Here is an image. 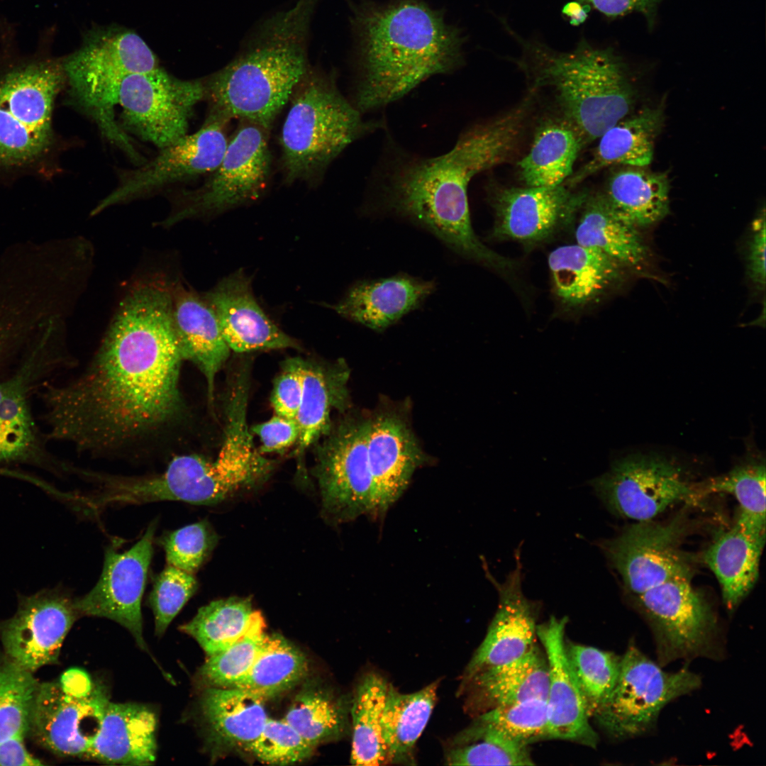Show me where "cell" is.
I'll return each mask as SVG.
<instances>
[{
	"mask_svg": "<svg viewBox=\"0 0 766 766\" xmlns=\"http://www.w3.org/2000/svg\"><path fill=\"white\" fill-rule=\"evenodd\" d=\"M283 718L314 748L338 737L345 726L343 709L328 694L315 689L300 692Z\"/></svg>",
	"mask_w": 766,
	"mask_h": 766,
	"instance_id": "cell-45",
	"label": "cell"
},
{
	"mask_svg": "<svg viewBox=\"0 0 766 766\" xmlns=\"http://www.w3.org/2000/svg\"><path fill=\"white\" fill-rule=\"evenodd\" d=\"M473 706L482 713L531 699H545L548 666L545 653L535 644L510 662L480 670L464 680Z\"/></svg>",
	"mask_w": 766,
	"mask_h": 766,
	"instance_id": "cell-32",
	"label": "cell"
},
{
	"mask_svg": "<svg viewBox=\"0 0 766 766\" xmlns=\"http://www.w3.org/2000/svg\"><path fill=\"white\" fill-rule=\"evenodd\" d=\"M304 654L284 638L269 635L247 675L234 687L264 701L296 685L306 675Z\"/></svg>",
	"mask_w": 766,
	"mask_h": 766,
	"instance_id": "cell-40",
	"label": "cell"
},
{
	"mask_svg": "<svg viewBox=\"0 0 766 766\" xmlns=\"http://www.w3.org/2000/svg\"><path fill=\"white\" fill-rule=\"evenodd\" d=\"M448 765H533L527 745L493 735L458 745L446 755Z\"/></svg>",
	"mask_w": 766,
	"mask_h": 766,
	"instance_id": "cell-49",
	"label": "cell"
},
{
	"mask_svg": "<svg viewBox=\"0 0 766 766\" xmlns=\"http://www.w3.org/2000/svg\"><path fill=\"white\" fill-rule=\"evenodd\" d=\"M248 749L262 762L287 765L306 760L312 755L314 747L284 719L269 718Z\"/></svg>",
	"mask_w": 766,
	"mask_h": 766,
	"instance_id": "cell-50",
	"label": "cell"
},
{
	"mask_svg": "<svg viewBox=\"0 0 766 766\" xmlns=\"http://www.w3.org/2000/svg\"><path fill=\"white\" fill-rule=\"evenodd\" d=\"M437 689L435 682L416 692L401 694L389 684L382 715L387 764L411 760L435 705Z\"/></svg>",
	"mask_w": 766,
	"mask_h": 766,
	"instance_id": "cell-38",
	"label": "cell"
},
{
	"mask_svg": "<svg viewBox=\"0 0 766 766\" xmlns=\"http://www.w3.org/2000/svg\"><path fill=\"white\" fill-rule=\"evenodd\" d=\"M172 316L182 357L204 375L209 402L212 404L216 375L231 351L216 315L205 295L174 283Z\"/></svg>",
	"mask_w": 766,
	"mask_h": 766,
	"instance_id": "cell-27",
	"label": "cell"
},
{
	"mask_svg": "<svg viewBox=\"0 0 766 766\" xmlns=\"http://www.w3.org/2000/svg\"><path fill=\"white\" fill-rule=\"evenodd\" d=\"M369 419L346 420L325 435L316 449L313 474L323 516L340 524L378 514L367 454Z\"/></svg>",
	"mask_w": 766,
	"mask_h": 766,
	"instance_id": "cell-10",
	"label": "cell"
},
{
	"mask_svg": "<svg viewBox=\"0 0 766 766\" xmlns=\"http://www.w3.org/2000/svg\"><path fill=\"white\" fill-rule=\"evenodd\" d=\"M197 588L198 582L192 574L172 565H168L158 574L148 600L155 616L156 635L165 633Z\"/></svg>",
	"mask_w": 766,
	"mask_h": 766,
	"instance_id": "cell-48",
	"label": "cell"
},
{
	"mask_svg": "<svg viewBox=\"0 0 766 766\" xmlns=\"http://www.w3.org/2000/svg\"><path fill=\"white\" fill-rule=\"evenodd\" d=\"M569 666L589 718H594L616 684L621 657L614 653L565 640Z\"/></svg>",
	"mask_w": 766,
	"mask_h": 766,
	"instance_id": "cell-43",
	"label": "cell"
},
{
	"mask_svg": "<svg viewBox=\"0 0 766 766\" xmlns=\"http://www.w3.org/2000/svg\"><path fill=\"white\" fill-rule=\"evenodd\" d=\"M360 112L383 107L463 64L465 38L442 11L421 0H362L350 5Z\"/></svg>",
	"mask_w": 766,
	"mask_h": 766,
	"instance_id": "cell-3",
	"label": "cell"
},
{
	"mask_svg": "<svg viewBox=\"0 0 766 766\" xmlns=\"http://www.w3.org/2000/svg\"><path fill=\"white\" fill-rule=\"evenodd\" d=\"M585 197L563 184L504 189L494 199L493 235L525 243L543 241L570 221Z\"/></svg>",
	"mask_w": 766,
	"mask_h": 766,
	"instance_id": "cell-22",
	"label": "cell"
},
{
	"mask_svg": "<svg viewBox=\"0 0 766 766\" xmlns=\"http://www.w3.org/2000/svg\"><path fill=\"white\" fill-rule=\"evenodd\" d=\"M173 284H135L87 368L41 392L52 439L95 456L136 457L180 445L189 409L174 333Z\"/></svg>",
	"mask_w": 766,
	"mask_h": 766,
	"instance_id": "cell-1",
	"label": "cell"
},
{
	"mask_svg": "<svg viewBox=\"0 0 766 766\" xmlns=\"http://www.w3.org/2000/svg\"><path fill=\"white\" fill-rule=\"evenodd\" d=\"M204 95V80L177 79L160 67L128 74L118 93L121 127L164 148L188 134L194 109Z\"/></svg>",
	"mask_w": 766,
	"mask_h": 766,
	"instance_id": "cell-13",
	"label": "cell"
},
{
	"mask_svg": "<svg viewBox=\"0 0 766 766\" xmlns=\"http://www.w3.org/2000/svg\"><path fill=\"white\" fill-rule=\"evenodd\" d=\"M57 366L51 350L37 342L29 346L18 369L0 379V464L48 461V453L34 421L30 397Z\"/></svg>",
	"mask_w": 766,
	"mask_h": 766,
	"instance_id": "cell-19",
	"label": "cell"
},
{
	"mask_svg": "<svg viewBox=\"0 0 766 766\" xmlns=\"http://www.w3.org/2000/svg\"><path fill=\"white\" fill-rule=\"evenodd\" d=\"M389 684L375 672L363 676L356 687L351 708V763L374 766L387 764L382 715Z\"/></svg>",
	"mask_w": 766,
	"mask_h": 766,
	"instance_id": "cell-39",
	"label": "cell"
},
{
	"mask_svg": "<svg viewBox=\"0 0 766 766\" xmlns=\"http://www.w3.org/2000/svg\"><path fill=\"white\" fill-rule=\"evenodd\" d=\"M523 67L536 86L551 87L569 123L585 143L594 141L626 118L635 91L623 62L609 48L585 39L569 52H557L537 40L518 38Z\"/></svg>",
	"mask_w": 766,
	"mask_h": 766,
	"instance_id": "cell-5",
	"label": "cell"
},
{
	"mask_svg": "<svg viewBox=\"0 0 766 766\" xmlns=\"http://www.w3.org/2000/svg\"><path fill=\"white\" fill-rule=\"evenodd\" d=\"M654 635L660 666L715 653L717 623L690 580H672L635 595Z\"/></svg>",
	"mask_w": 766,
	"mask_h": 766,
	"instance_id": "cell-16",
	"label": "cell"
},
{
	"mask_svg": "<svg viewBox=\"0 0 766 766\" xmlns=\"http://www.w3.org/2000/svg\"><path fill=\"white\" fill-rule=\"evenodd\" d=\"M157 723L147 706L109 701L87 757L106 764L152 765L157 756Z\"/></svg>",
	"mask_w": 766,
	"mask_h": 766,
	"instance_id": "cell-29",
	"label": "cell"
},
{
	"mask_svg": "<svg viewBox=\"0 0 766 766\" xmlns=\"http://www.w3.org/2000/svg\"><path fill=\"white\" fill-rule=\"evenodd\" d=\"M65 84L62 65L45 61L0 78V167L33 165L50 150L54 104Z\"/></svg>",
	"mask_w": 766,
	"mask_h": 766,
	"instance_id": "cell-8",
	"label": "cell"
},
{
	"mask_svg": "<svg viewBox=\"0 0 766 766\" xmlns=\"http://www.w3.org/2000/svg\"><path fill=\"white\" fill-rule=\"evenodd\" d=\"M38 686L32 672L11 660L0 665V742L29 731Z\"/></svg>",
	"mask_w": 766,
	"mask_h": 766,
	"instance_id": "cell-47",
	"label": "cell"
},
{
	"mask_svg": "<svg viewBox=\"0 0 766 766\" xmlns=\"http://www.w3.org/2000/svg\"><path fill=\"white\" fill-rule=\"evenodd\" d=\"M264 703L240 688L207 687L200 705L211 738L219 744L248 749L269 718Z\"/></svg>",
	"mask_w": 766,
	"mask_h": 766,
	"instance_id": "cell-35",
	"label": "cell"
},
{
	"mask_svg": "<svg viewBox=\"0 0 766 766\" xmlns=\"http://www.w3.org/2000/svg\"><path fill=\"white\" fill-rule=\"evenodd\" d=\"M109 701L104 688L96 684L89 695L75 696L64 692L59 682L39 684L29 731L58 755L87 757Z\"/></svg>",
	"mask_w": 766,
	"mask_h": 766,
	"instance_id": "cell-20",
	"label": "cell"
},
{
	"mask_svg": "<svg viewBox=\"0 0 766 766\" xmlns=\"http://www.w3.org/2000/svg\"><path fill=\"white\" fill-rule=\"evenodd\" d=\"M516 550V567L504 582H498L488 574L498 592V607L466 667L464 680L480 670L514 661L535 645L539 604L523 594L519 548Z\"/></svg>",
	"mask_w": 766,
	"mask_h": 766,
	"instance_id": "cell-21",
	"label": "cell"
},
{
	"mask_svg": "<svg viewBox=\"0 0 766 766\" xmlns=\"http://www.w3.org/2000/svg\"><path fill=\"white\" fill-rule=\"evenodd\" d=\"M267 131L242 121L218 166L199 187L177 194L162 225L221 213L259 197L270 173Z\"/></svg>",
	"mask_w": 766,
	"mask_h": 766,
	"instance_id": "cell-9",
	"label": "cell"
},
{
	"mask_svg": "<svg viewBox=\"0 0 766 766\" xmlns=\"http://www.w3.org/2000/svg\"><path fill=\"white\" fill-rule=\"evenodd\" d=\"M252 432L260 439L259 451L265 453L282 452L296 444L299 428L296 419L275 414L265 422L254 426Z\"/></svg>",
	"mask_w": 766,
	"mask_h": 766,
	"instance_id": "cell-53",
	"label": "cell"
},
{
	"mask_svg": "<svg viewBox=\"0 0 766 766\" xmlns=\"http://www.w3.org/2000/svg\"><path fill=\"white\" fill-rule=\"evenodd\" d=\"M23 739L24 736H16L0 742V765L40 766L44 765L26 750Z\"/></svg>",
	"mask_w": 766,
	"mask_h": 766,
	"instance_id": "cell-56",
	"label": "cell"
},
{
	"mask_svg": "<svg viewBox=\"0 0 766 766\" xmlns=\"http://www.w3.org/2000/svg\"><path fill=\"white\" fill-rule=\"evenodd\" d=\"M281 135L285 182H313L355 140L379 123L364 121L333 75L309 70L294 90Z\"/></svg>",
	"mask_w": 766,
	"mask_h": 766,
	"instance_id": "cell-6",
	"label": "cell"
},
{
	"mask_svg": "<svg viewBox=\"0 0 766 766\" xmlns=\"http://www.w3.org/2000/svg\"><path fill=\"white\" fill-rule=\"evenodd\" d=\"M205 296L231 350L245 353L296 347L295 340L265 314L243 272L224 278Z\"/></svg>",
	"mask_w": 766,
	"mask_h": 766,
	"instance_id": "cell-24",
	"label": "cell"
},
{
	"mask_svg": "<svg viewBox=\"0 0 766 766\" xmlns=\"http://www.w3.org/2000/svg\"><path fill=\"white\" fill-rule=\"evenodd\" d=\"M260 616L233 643L208 656L200 667L199 677L207 687H233L248 672L258 656L267 634Z\"/></svg>",
	"mask_w": 766,
	"mask_h": 766,
	"instance_id": "cell-46",
	"label": "cell"
},
{
	"mask_svg": "<svg viewBox=\"0 0 766 766\" xmlns=\"http://www.w3.org/2000/svg\"><path fill=\"white\" fill-rule=\"evenodd\" d=\"M686 528L682 515L668 522L637 521L597 545L635 596L669 581L691 579L692 560L681 549Z\"/></svg>",
	"mask_w": 766,
	"mask_h": 766,
	"instance_id": "cell-15",
	"label": "cell"
},
{
	"mask_svg": "<svg viewBox=\"0 0 766 766\" xmlns=\"http://www.w3.org/2000/svg\"><path fill=\"white\" fill-rule=\"evenodd\" d=\"M304 363L298 357L284 362L272 391L271 401L275 414L296 419L304 391Z\"/></svg>",
	"mask_w": 766,
	"mask_h": 766,
	"instance_id": "cell-52",
	"label": "cell"
},
{
	"mask_svg": "<svg viewBox=\"0 0 766 766\" xmlns=\"http://www.w3.org/2000/svg\"><path fill=\"white\" fill-rule=\"evenodd\" d=\"M367 444L378 513L384 512L406 490L425 455L407 424L396 414L369 418Z\"/></svg>",
	"mask_w": 766,
	"mask_h": 766,
	"instance_id": "cell-25",
	"label": "cell"
},
{
	"mask_svg": "<svg viewBox=\"0 0 766 766\" xmlns=\"http://www.w3.org/2000/svg\"><path fill=\"white\" fill-rule=\"evenodd\" d=\"M527 110L525 102L496 119L475 126L440 156L400 160L384 188L385 209L424 227L465 258L491 265L496 252L484 245L472 229L467 187L475 174L510 156Z\"/></svg>",
	"mask_w": 766,
	"mask_h": 766,
	"instance_id": "cell-2",
	"label": "cell"
},
{
	"mask_svg": "<svg viewBox=\"0 0 766 766\" xmlns=\"http://www.w3.org/2000/svg\"><path fill=\"white\" fill-rule=\"evenodd\" d=\"M604 194L618 214L638 228L660 221L670 212V181L665 172L626 166L611 174Z\"/></svg>",
	"mask_w": 766,
	"mask_h": 766,
	"instance_id": "cell-36",
	"label": "cell"
},
{
	"mask_svg": "<svg viewBox=\"0 0 766 766\" xmlns=\"http://www.w3.org/2000/svg\"><path fill=\"white\" fill-rule=\"evenodd\" d=\"M589 484L612 514L635 521L653 520L672 505L699 499L696 482H689L675 462L653 453L617 459Z\"/></svg>",
	"mask_w": 766,
	"mask_h": 766,
	"instance_id": "cell-12",
	"label": "cell"
},
{
	"mask_svg": "<svg viewBox=\"0 0 766 766\" xmlns=\"http://www.w3.org/2000/svg\"><path fill=\"white\" fill-rule=\"evenodd\" d=\"M228 121L208 114L201 127L174 143L160 149L152 160L119 176L116 187L92 209L96 216L116 205L159 192L166 187L210 174L221 162L228 140Z\"/></svg>",
	"mask_w": 766,
	"mask_h": 766,
	"instance_id": "cell-14",
	"label": "cell"
},
{
	"mask_svg": "<svg viewBox=\"0 0 766 766\" xmlns=\"http://www.w3.org/2000/svg\"><path fill=\"white\" fill-rule=\"evenodd\" d=\"M584 143L567 121L548 122L537 131L527 155L518 163L527 187L562 184L572 174L573 165Z\"/></svg>",
	"mask_w": 766,
	"mask_h": 766,
	"instance_id": "cell-37",
	"label": "cell"
},
{
	"mask_svg": "<svg viewBox=\"0 0 766 766\" xmlns=\"http://www.w3.org/2000/svg\"><path fill=\"white\" fill-rule=\"evenodd\" d=\"M58 682L64 692L75 696L89 695L96 686L84 671L76 668L67 670Z\"/></svg>",
	"mask_w": 766,
	"mask_h": 766,
	"instance_id": "cell-57",
	"label": "cell"
},
{
	"mask_svg": "<svg viewBox=\"0 0 766 766\" xmlns=\"http://www.w3.org/2000/svg\"><path fill=\"white\" fill-rule=\"evenodd\" d=\"M765 213L753 221L747 250V268L750 280L760 291L765 288Z\"/></svg>",
	"mask_w": 766,
	"mask_h": 766,
	"instance_id": "cell-54",
	"label": "cell"
},
{
	"mask_svg": "<svg viewBox=\"0 0 766 766\" xmlns=\"http://www.w3.org/2000/svg\"><path fill=\"white\" fill-rule=\"evenodd\" d=\"M567 617L551 616L537 626L548 666L546 696L548 738L565 740L595 748L598 736L589 723L565 651Z\"/></svg>",
	"mask_w": 766,
	"mask_h": 766,
	"instance_id": "cell-23",
	"label": "cell"
},
{
	"mask_svg": "<svg viewBox=\"0 0 766 766\" xmlns=\"http://www.w3.org/2000/svg\"><path fill=\"white\" fill-rule=\"evenodd\" d=\"M547 732L546 700L531 699L482 712L457 738V745L474 741L484 735H493L528 746L532 742L547 738Z\"/></svg>",
	"mask_w": 766,
	"mask_h": 766,
	"instance_id": "cell-42",
	"label": "cell"
},
{
	"mask_svg": "<svg viewBox=\"0 0 766 766\" xmlns=\"http://www.w3.org/2000/svg\"><path fill=\"white\" fill-rule=\"evenodd\" d=\"M581 209L577 243L604 253L623 267L643 268L648 250L639 228L621 217L604 193L586 196Z\"/></svg>",
	"mask_w": 766,
	"mask_h": 766,
	"instance_id": "cell-33",
	"label": "cell"
},
{
	"mask_svg": "<svg viewBox=\"0 0 766 766\" xmlns=\"http://www.w3.org/2000/svg\"><path fill=\"white\" fill-rule=\"evenodd\" d=\"M548 262L556 296L573 309L595 303L619 280L623 268L604 253L577 243L554 249Z\"/></svg>",
	"mask_w": 766,
	"mask_h": 766,
	"instance_id": "cell-30",
	"label": "cell"
},
{
	"mask_svg": "<svg viewBox=\"0 0 766 766\" xmlns=\"http://www.w3.org/2000/svg\"><path fill=\"white\" fill-rule=\"evenodd\" d=\"M664 123L661 106L646 107L604 132L591 157L566 180L572 187L608 167H645L652 161L655 139Z\"/></svg>",
	"mask_w": 766,
	"mask_h": 766,
	"instance_id": "cell-31",
	"label": "cell"
},
{
	"mask_svg": "<svg viewBox=\"0 0 766 766\" xmlns=\"http://www.w3.org/2000/svg\"><path fill=\"white\" fill-rule=\"evenodd\" d=\"M435 288L433 281L400 273L358 282L331 307L342 317L381 331L419 308Z\"/></svg>",
	"mask_w": 766,
	"mask_h": 766,
	"instance_id": "cell-28",
	"label": "cell"
},
{
	"mask_svg": "<svg viewBox=\"0 0 766 766\" xmlns=\"http://www.w3.org/2000/svg\"><path fill=\"white\" fill-rule=\"evenodd\" d=\"M77 616L73 601L56 590L23 596L15 614L0 623L7 656L30 672L56 662Z\"/></svg>",
	"mask_w": 766,
	"mask_h": 766,
	"instance_id": "cell-18",
	"label": "cell"
},
{
	"mask_svg": "<svg viewBox=\"0 0 766 766\" xmlns=\"http://www.w3.org/2000/svg\"><path fill=\"white\" fill-rule=\"evenodd\" d=\"M260 616L249 598L221 599L201 607L180 630L194 638L209 656L230 646Z\"/></svg>",
	"mask_w": 766,
	"mask_h": 766,
	"instance_id": "cell-41",
	"label": "cell"
},
{
	"mask_svg": "<svg viewBox=\"0 0 766 766\" xmlns=\"http://www.w3.org/2000/svg\"><path fill=\"white\" fill-rule=\"evenodd\" d=\"M698 499L726 493L738 501L739 511L765 521V460L757 450L748 449L739 463L727 473L696 482Z\"/></svg>",
	"mask_w": 766,
	"mask_h": 766,
	"instance_id": "cell-44",
	"label": "cell"
},
{
	"mask_svg": "<svg viewBox=\"0 0 766 766\" xmlns=\"http://www.w3.org/2000/svg\"><path fill=\"white\" fill-rule=\"evenodd\" d=\"M590 9L589 5L574 0L567 3L563 6L562 13L569 18L572 25L578 26L586 21Z\"/></svg>",
	"mask_w": 766,
	"mask_h": 766,
	"instance_id": "cell-58",
	"label": "cell"
},
{
	"mask_svg": "<svg viewBox=\"0 0 766 766\" xmlns=\"http://www.w3.org/2000/svg\"><path fill=\"white\" fill-rule=\"evenodd\" d=\"M348 378L345 363L325 365L305 361L304 391L296 417L299 428L296 454L299 457L331 430V411L345 409Z\"/></svg>",
	"mask_w": 766,
	"mask_h": 766,
	"instance_id": "cell-34",
	"label": "cell"
},
{
	"mask_svg": "<svg viewBox=\"0 0 766 766\" xmlns=\"http://www.w3.org/2000/svg\"><path fill=\"white\" fill-rule=\"evenodd\" d=\"M318 0H296L257 25L238 55L204 82L208 114L266 130L310 70L309 33Z\"/></svg>",
	"mask_w": 766,
	"mask_h": 766,
	"instance_id": "cell-4",
	"label": "cell"
},
{
	"mask_svg": "<svg viewBox=\"0 0 766 766\" xmlns=\"http://www.w3.org/2000/svg\"><path fill=\"white\" fill-rule=\"evenodd\" d=\"M156 523L150 524L142 538L129 550L109 548L101 574L84 596L73 601L78 616L102 617L123 626L138 645L148 651L143 635L141 600L153 554Z\"/></svg>",
	"mask_w": 766,
	"mask_h": 766,
	"instance_id": "cell-17",
	"label": "cell"
},
{
	"mask_svg": "<svg viewBox=\"0 0 766 766\" xmlns=\"http://www.w3.org/2000/svg\"><path fill=\"white\" fill-rule=\"evenodd\" d=\"M216 541L209 524L201 521L166 534L162 545L169 565L193 574L209 557Z\"/></svg>",
	"mask_w": 766,
	"mask_h": 766,
	"instance_id": "cell-51",
	"label": "cell"
},
{
	"mask_svg": "<svg viewBox=\"0 0 766 766\" xmlns=\"http://www.w3.org/2000/svg\"><path fill=\"white\" fill-rule=\"evenodd\" d=\"M765 542V521L739 511L732 526L718 533L704 552V561L718 581L729 610L755 584Z\"/></svg>",
	"mask_w": 766,
	"mask_h": 766,
	"instance_id": "cell-26",
	"label": "cell"
},
{
	"mask_svg": "<svg viewBox=\"0 0 766 766\" xmlns=\"http://www.w3.org/2000/svg\"><path fill=\"white\" fill-rule=\"evenodd\" d=\"M608 17H617L632 11L650 13L660 0H577Z\"/></svg>",
	"mask_w": 766,
	"mask_h": 766,
	"instance_id": "cell-55",
	"label": "cell"
},
{
	"mask_svg": "<svg viewBox=\"0 0 766 766\" xmlns=\"http://www.w3.org/2000/svg\"><path fill=\"white\" fill-rule=\"evenodd\" d=\"M62 65L72 104L91 118L111 143L124 136L115 118L122 80L159 67L155 55L138 34L115 28L89 34Z\"/></svg>",
	"mask_w": 766,
	"mask_h": 766,
	"instance_id": "cell-7",
	"label": "cell"
},
{
	"mask_svg": "<svg viewBox=\"0 0 766 766\" xmlns=\"http://www.w3.org/2000/svg\"><path fill=\"white\" fill-rule=\"evenodd\" d=\"M700 685L699 676L688 669L665 672L637 647L630 645L621 657L612 694L594 718L614 738L640 736L652 728L668 702Z\"/></svg>",
	"mask_w": 766,
	"mask_h": 766,
	"instance_id": "cell-11",
	"label": "cell"
}]
</instances>
